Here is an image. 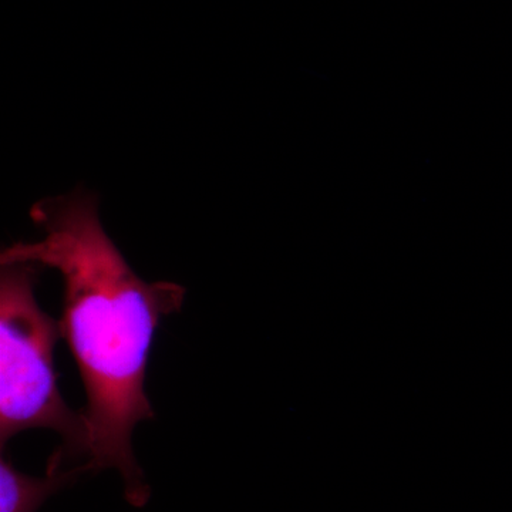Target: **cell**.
I'll return each instance as SVG.
<instances>
[{
	"mask_svg": "<svg viewBox=\"0 0 512 512\" xmlns=\"http://www.w3.org/2000/svg\"><path fill=\"white\" fill-rule=\"evenodd\" d=\"M30 218L43 238L3 249L0 265L35 264L62 276L60 329L87 397L84 470L116 468L128 503L143 507L150 488L131 436L140 421L154 417L146 394L148 356L161 320L183 306L185 288L146 282L131 269L104 231L90 192L45 198L33 205Z\"/></svg>",
	"mask_w": 512,
	"mask_h": 512,
	"instance_id": "cell-1",
	"label": "cell"
},
{
	"mask_svg": "<svg viewBox=\"0 0 512 512\" xmlns=\"http://www.w3.org/2000/svg\"><path fill=\"white\" fill-rule=\"evenodd\" d=\"M40 266L2 265L0 275V444L16 434L50 429L63 439L66 460L86 457L89 434L83 414L74 413L57 387V320L42 311L35 286Z\"/></svg>",
	"mask_w": 512,
	"mask_h": 512,
	"instance_id": "cell-2",
	"label": "cell"
},
{
	"mask_svg": "<svg viewBox=\"0 0 512 512\" xmlns=\"http://www.w3.org/2000/svg\"><path fill=\"white\" fill-rule=\"evenodd\" d=\"M62 448H57L49 458L45 477H30L13 466L2 450L0 457V512H36L47 497L72 483L73 478L84 473V467L64 468L66 463Z\"/></svg>",
	"mask_w": 512,
	"mask_h": 512,
	"instance_id": "cell-3",
	"label": "cell"
}]
</instances>
